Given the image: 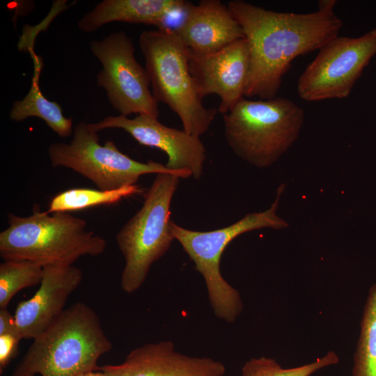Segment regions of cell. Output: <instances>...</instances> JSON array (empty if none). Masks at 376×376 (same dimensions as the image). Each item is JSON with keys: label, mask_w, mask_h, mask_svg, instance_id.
<instances>
[{"label": "cell", "mask_w": 376, "mask_h": 376, "mask_svg": "<svg viewBox=\"0 0 376 376\" xmlns=\"http://www.w3.org/2000/svg\"><path fill=\"white\" fill-rule=\"evenodd\" d=\"M297 81V93L307 102L346 98L376 55V29L350 38L336 36L323 45Z\"/></svg>", "instance_id": "cell-10"}, {"label": "cell", "mask_w": 376, "mask_h": 376, "mask_svg": "<svg viewBox=\"0 0 376 376\" xmlns=\"http://www.w3.org/2000/svg\"><path fill=\"white\" fill-rule=\"evenodd\" d=\"M48 155L53 167H65L91 180L100 190H113L136 185L148 173H171L180 178L192 176L189 170H172L159 162L136 161L120 152L111 141L100 143L91 123H79L69 143H52Z\"/></svg>", "instance_id": "cell-8"}, {"label": "cell", "mask_w": 376, "mask_h": 376, "mask_svg": "<svg viewBox=\"0 0 376 376\" xmlns=\"http://www.w3.org/2000/svg\"><path fill=\"white\" fill-rule=\"evenodd\" d=\"M180 177L160 173L144 196L141 207L120 228L116 242L125 260L120 286L127 293L138 290L151 265L169 249L174 239L170 206Z\"/></svg>", "instance_id": "cell-6"}, {"label": "cell", "mask_w": 376, "mask_h": 376, "mask_svg": "<svg viewBox=\"0 0 376 376\" xmlns=\"http://www.w3.org/2000/svg\"><path fill=\"white\" fill-rule=\"evenodd\" d=\"M338 362V356L333 351L313 362L291 368H282L272 358H251L242 366V376H311L316 371Z\"/></svg>", "instance_id": "cell-21"}, {"label": "cell", "mask_w": 376, "mask_h": 376, "mask_svg": "<svg viewBox=\"0 0 376 376\" xmlns=\"http://www.w3.org/2000/svg\"><path fill=\"white\" fill-rule=\"evenodd\" d=\"M19 333L0 334V373L2 374L10 361L15 357L20 340Z\"/></svg>", "instance_id": "cell-22"}, {"label": "cell", "mask_w": 376, "mask_h": 376, "mask_svg": "<svg viewBox=\"0 0 376 376\" xmlns=\"http://www.w3.org/2000/svg\"><path fill=\"white\" fill-rule=\"evenodd\" d=\"M183 0H104L86 13L77 26L84 33L97 31L113 22L144 24L162 28L166 16Z\"/></svg>", "instance_id": "cell-16"}, {"label": "cell", "mask_w": 376, "mask_h": 376, "mask_svg": "<svg viewBox=\"0 0 376 376\" xmlns=\"http://www.w3.org/2000/svg\"><path fill=\"white\" fill-rule=\"evenodd\" d=\"M335 0H321L318 1V8H322L326 10H334L336 4Z\"/></svg>", "instance_id": "cell-24"}, {"label": "cell", "mask_w": 376, "mask_h": 376, "mask_svg": "<svg viewBox=\"0 0 376 376\" xmlns=\"http://www.w3.org/2000/svg\"><path fill=\"white\" fill-rule=\"evenodd\" d=\"M111 348L97 314L78 301L33 339L11 376H79L97 370L98 359Z\"/></svg>", "instance_id": "cell-2"}, {"label": "cell", "mask_w": 376, "mask_h": 376, "mask_svg": "<svg viewBox=\"0 0 376 376\" xmlns=\"http://www.w3.org/2000/svg\"><path fill=\"white\" fill-rule=\"evenodd\" d=\"M176 33L189 52L197 55L217 52L245 38L227 4L219 0H202L198 5L191 3Z\"/></svg>", "instance_id": "cell-15"}, {"label": "cell", "mask_w": 376, "mask_h": 376, "mask_svg": "<svg viewBox=\"0 0 376 376\" xmlns=\"http://www.w3.org/2000/svg\"><path fill=\"white\" fill-rule=\"evenodd\" d=\"M43 274V267L33 262L3 260L0 265V308H7L22 289L40 285Z\"/></svg>", "instance_id": "cell-20"}, {"label": "cell", "mask_w": 376, "mask_h": 376, "mask_svg": "<svg viewBox=\"0 0 376 376\" xmlns=\"http://www.w3.org/2000/svg\"><path fill=\"white\" fill-rule=\"evenodd\" d=\"M227 6L242 28L249 50L245 97H276L291 62L319 50L338 36L343 26L334 10L280 13L240 0L230 1Z\"/></svg>", "instance_id": "cell-1"}, {"label": "cell", "mask_w": 376, "mask_h": 376, "mask_svg": "<svg viewBox=\"0 0 376 376\" xmlns=\"http://www.w3.org/2000/svg\"><path fill=\"white\" fill-rule=\"evenodd\" d=\"M43 269L39 288L18 303L13 315L22 338L34 339L42 333L63 313L83 280L82 271L73 265H49Z\"/></svg>", "instance_id": "cell-14"}, {"label": "cell", "mask_w": 376, "mask_h": 376, "mask_svg": "<svg viewBox=\"0 0 376 376\" xmlns=\"http://www.w3.org/2000/svg\"><path fill=\"white\" fill-rule=\"evenodd\" d=\"M47 213L38 205L32 214H8V226L0 233V256L3 260H27L42 267L72 265L82 256H97L106 240L87 228L84 219L68 212Z\"/></svg>", "instance_id": "cell-3"}, {"label": "cell", "mask_w": 376, "mask_h": 376, "mask_svg": "<svg viewBox=\"0 0 376 376\" xmlns=\"http://www.w3.org/2000/svg\"><path fill=\"white\" fill-rule=\"evenodd\" d=\"M97 370L106 376H224L226 368L210 357L180 353L166 340L136 347L121 363L99 366Z\"/></svg>", "instance_id": "cell-13"}, {"label": "cell", "mask_w": 376, "mask_h": 376, "mask_svg": "<svg viewBox=\"0 0 376 376\" xmlns=\"http://www.w3.org/2000/svg\"><path fill=\"white\" fill-rule=\"evenodd\" d=\"M189 53V70L199 95L202 98L218 95L221 100L218 111L222 115L228 113L245 95L250 64L246 39L212 54Z\"/></svg>", "instance_id": "cell-12"}, {"label": "cell", "mask_w": 376, "mask_h": 376, "mask_svg": "<svg viewBox=\"0 0 376 376\" xmlns=\"http://www.w3.org/2000/svg\"><path fill=\"white\" fill-rule=\"evenodd\" d=\"M79 376H106V375L100 370H94L84 373Z\"/></svg>", "instance_id": "cell-25"}, {"label": "cell", "mask_w": 376, "mask_h": 376, "mask_svg": "<svg viewBox=\"0 0 376 376\" xmlns=\"http://www.w3.org/2000/svg\"><path fill=\"white\" fill-rule=\"evenodd\" d=\"M31 55L34 70L30 89L22 100L13 103L10 118L21 122L29 117H37L43 120L60 137L70 136L73 133L72 119L65 117L61 106L56 102L49 100L41 92L39 79L42 68V60L34 53Z\"/></svg>", "instance_id": "cell-17"}, {"label": "cell", "mask_w": 376, "mask_h": 376, "mask_svg": "<svg viewBox=\"0 0 376 376\" xmlns=\"http://www.w3.org/2000/svg\"><path fill=\"white\" fill-rule=\"evenodd\" d=\"M223 118L226 139L232 150L254 166L265 167L295 141L304 111L285 97L253 100L244 97Z\"/></svg>", "instance_id": "cell-5"}, {"label": "cell", "mask_w": 376, "mask_h": 376, "mask_svg": "<svg viewBox=\"0 0 376 376\" xmlns=\"http://www.w3.org/2000/svg\"><path fill=\"white\" fill-rule=\"evenodd\" d=\"M283 189V185L278 188L276 198L268 210L248 214L225 228L196 231L171 221V228L174 239L179 242L194 263L197 271L203 276L212 308L215 315L221 320L233 322L243 308L239 292L221 274L222 254L229 243L242 233L263 228L279 229L288 226L276 214Z\"/></svg>", "instance_id": "cell-7"}, {"label": "cell", "mask_w": 376, "mask_h": 376, "mask_svg": "<svg viewBox=\"0 0 376 376\" xmlns=\"http://www.w3.org/2000/svg\"><path fill=\"white\" fill-rule=\"evenodd\" d=\"M352 376H376V283L370 288L364 305Z\"/></svg>", "instance_id": "cell-19"}, {"label": "cell", "mask_w": 376, "mask_h": 376, "mask_svg": "<svg viewBox=\"0 0 376 376\" xmlns=\"http://www.w3.org/2000/svg\"><path fill=\"white\" fill-rule=\"evenodd\" d=\"M97 132L107 128H119L129 133L139 144L164 151L168 156L166 166L170 169L189 170L195 179L203 173L206 151L200 138L185 131L162 124L158 118L136 115L107 116L91 123Z\"/></svg>", "instance_id": "cell-11"}, {"label": "cell", "mask_w": 376, "mask_h": 376, "mask_svg": "<svg viewBox=\"0 0 376 376\" xmlns=\"http://www.w3.org/2000/svg\"><path fill=\"white\" fill-rule=\"evenodd\" d=\"M90 49L102 67L97 75V85L104 89L113 109L121 116L134 113L158 118V102L146 68L134 56L131 38L123 31L112 33L91 41Z\"/></svg>", "instance_id": "cell-9"}, {"label": "cell", "mask_w": 376, "mask_h": 376, "mask_svg": "<svg viewBox=\"0 0 376 376\" xmlns=\"http://www.w3.org/2000/svg\"><path fill=\"white\" fill-rule=\"evenodd\" d=\"M141 191V188L136 185L113 190L72 188L55 195L49 204L47 212H69L95 206L111 205L123 198Z\"/></svg>", "instance_id": "cell-18"}, {"label": "cell", "mask_w": 376, "mask_h": 376, "mask_svg": "<svg viewBox=\"0 0 376 376\" xmlns=\"http://www.w3.org/2000/svg\"><path fill=\"white\" fill-rule=\"evenodd\" d=\"M139 47L155 99L178 116L184 131L200 137L217 110L203 104L189 70L188 49L175 32L164 29L143 31Z\"/></svg>", "instance_id": "cell-4"}, {"label": "cell", "mask_w": 376, "mask_h": 376, "mask_svg": "<svg viewBox=\"0 0 376 376\" xmlns=\"http://www.w3.org/2000/svg\"><path fill=\"white\" fill-rule=\"evenodd\" d=\"M4 333H19V331L14 316L8 312L7 308H0V334Z\"/></svg>", "instance_id": "cell-23"}]
</instances>
